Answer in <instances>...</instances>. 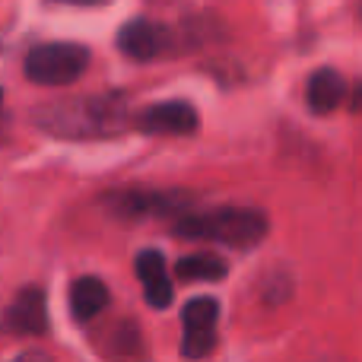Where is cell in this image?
<instances>
[{
	"instance_id": "obj_1",
	"label": "cell",
	"mask_w": 362,
	"mask_h": 362,
	"mask_svg": "<svg viewBox=\"0 0 362 362\" xmlns=\"http://www.w3.org/2000/svg\"><path fill=\"white\" fill-rule=\"evenodd\" d=\"M181 238L219 242L232 248H251L267 235V216L255 206H216L204 213H187L175 223Z\"/></svg>"
},
{
	"instance_id": "obj_2",
	"label": "cell",
	"mask_w": 362,
	"mask_h": 362,
	"mask_svg": "<svg viewBox=\"0 0 362 362\" xmlns=\"http://www.w3.org/2000/svg\"><path fill=\"white\" fill-rule=\"evenodd\" d=\"M89 67V51L74 42L35 45L25 57V76L38 86H67Z\"/></svg>"
},
{
	"instance_id": "obj_3",
	"label": "cell",
	"mask_w": 362,
	"mask_h": 362,
	"mask_svg": "<svg viewBox=\"0 0 362 362\" xmlns=\"http://www.w3.org/2000/svg\"><path fill=\"white\" fill-rule=\"evenodd\" d=\"M216 321H219V302L210 299V296H197V299H191L185 305V312H181V325H185L181 353L187 359H204L216 346Z\"/></svg>"
},
{
	"instance_id": "obj_4",
	"label": "cell",
	"mask_w": 362,
	"mask_h": 362,
	"mask_svg": "<svg viewBox=\"0 0 362 362\" xmlns=\"http://www.w3.org/2000/svg\"><path fill=\"white\" fill-rule=\"evenodd\" d=\"M165 45H169V32L153 19H131L118 35V48L134 61H153L165 51Z\"/></svg>"
},
{
	"instance_id": "obj_5",
	"label": "cell",
	"mask_w": 362,
	"mask_h": 362,
	"mask_svg": "<svg viewBox=\"0 0 362 362\" xmlns=\"http://www.w3.org/2000/svg\"><path fill=\"white\" fill-rule=\"evenodd\" d=\"M140 127L146 134H169V137H185L197 131V112L187 102H159L140 115Z\"/></svg>"
},
{
	"instance_id": "obj_6",
	"label": "cell",
	"mask_w": 362,
	"mask_h": 362,
	"mask_svg": "<svg viewBox=\"0 0 362 362\" xmlns=\"http://www.w3.org/2000/svg\"><path fill=\"white\" fill-rule=\"evenodd\" d=\"M6 327L13 334H29V337H38V334L48 331V308H45L42 289L29 286L23 293H16L13 305L6 308Z\"/></svg>"
},
{
	"instance_id": "obj_7",
	"label": "cell",
	"mask_w": 362,
	"mask_h": 362,
	"mask_svg": "<svg viewBox=\"0 0 362 362\" xmlns=\"http://www.w3.org/2000/svg\"><path fill=\"white\" fill-rule=\"evenodd\" d=\"M137 276L144 296L153 308H165L172 305V280H169V267H165V257L159 251L146 248L137 255Z\"/></svg>"
},
{
	"instance_id": "obj_8",
	"label": "cell",
	"mask_w": 362,
	"mask_h": 362,
	"mask_svg": "<svg viewBox=\"0 0 362 362\" xmlns=\"http://www.w3.org/2000/svg\"><path fill=\"white\" fill-rule=\"evenodd\" d=\"M346 93V83L337 70L331 67H321L308 76V86H305V102L315 115H331L334 108L344 102Z\"/></svg>"
},
{
	"instance_id": "obj_9",
	"label": "cell",
	"mask_w": 362,
	"mask_h": 362,
	"mask_svg": "<svg viewBox=\"0 0 362 362\" xmlns=\"http://www.w3.org/2000/svg\"><path fill=\"white\" fill-rule=\"evenodd\" d=\"M108 305V286L99 276H80L70 286V312L76 321H93Z\"/></svg>"
},
{
	"instance_id": "obj_10",
	"label": "cell",
	"mask_w": 362,
	"mask_h": 362,
	"mask_svg": "<svg viewBox=\"0 0 362 362\" xmlns=\"http://www.w3.org/2000/svg\"><path fill=\"white\" fill-rule=\"evenodd\" d=\"M175 276L185 283H216L226 276V261L219 255H187L175 264Z\"/></svg>"
},
{
	"instance_id": "obj_11",
	"label": "cell",
	"mask_w": 362,
	"mask_h": 362,
	"mask_svg": "<svg viewBox=\"0 0 362 362\" xmlns=\"http://www.w3.org/2000/svg\"><path fill=\"white\" fill-rule=\"evenodd\" d=\"M10 362H51L45 353H19L16 359H10Z\"/></svg>"
},
{
	"instance_id": "obj_12",
	"label": "cell",
	"mask_w": 362,
	"mask_h": 362,
	"mask_svg": "<svg viewBox=\"0 0 362 362\" xmlns=\"http://www.w3.org/2000/svg\"><path fill=\"white\" fill-rule=\"evenodd\" d=\"M0 99H4V89H0Z\"/></svg>"
}]
</instances>
